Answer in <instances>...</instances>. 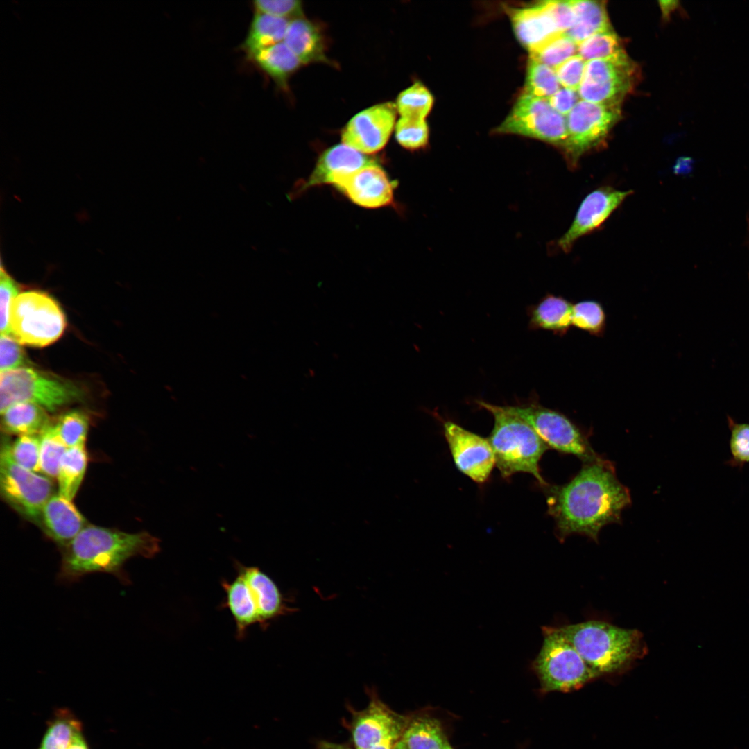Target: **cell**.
Masks as SVG:
<instances>
[{
	"label": "cell",
	"instance_id": "6da1fadb",
	"mask_svg": "<svg viewBox=\"0 0 749 749\" xmlns=\"http://www.w3.org/2000/svg\"><path fill=\"white\" fill-rule=\"evenodd\" d=\"M543 488L560 540L580 534L598 542L601 528L619 523L622 511L631 503L629 490L617 478L612 463L603 458L584 463L564 485Z\"/></svg>",
	"mask_w": 749,
	"mask_h": 749
},
{
	"label": "cell",
	"instance_id": "7a4b0ae2",
	"mask_svg": "<svg viewBox=\"0 0 749 749\" xmlns=\"http://www.w3.org/2000/svg\"><path fill=\"white\" fill-rule=\"evenodd\" d=\"M62 549L58 574L60 582L73 583L90 574L107 573L128 585L125 563L135 556L153 558L161 548L160 540L147 531L130 533L87 525Z\"/></svg>",
	"mask_w": 749,
	"mask_h": 749
},
{
	"label": "cell",
	"instance_id": "3957f363",
	"mask_svg": "<svg viewBox=\"0 0 749 749\" xmlns=\"http://www.w3.org/2000/svg\"><path fill=\"white\" fill-rule=\"evenodd\" d=\"M587 663L600 677L620 673L646 653L638 630L620 628L601 621L560 626Z\"/></svg>",
	"mask_w": 749,
	"mask_h": 749
},
{
	"label": "cell",
	"instance_id": "277c9868",
	"mask_svg": "<svg viewBox=\"0 0 749 749\" xmlns=\"http://www.w3.org/2000/svg\"><path fill=\"white\" fill-rule=\"evenodd\" d=\"M476 403L494 417L488 440L501 476L506 479L515 473H528L542 487L548 485L540 474L539 463L549 447L535 431L509 406H497L482 400Z\"/></svg>",
	"mask_w": 749,
	"mask_h": 749
},
{
	"label": "cell",
	"instance_id": "5b68a950",
	"mask_svg": "<svg viewBox=\"0 0 749 749\" xmlns=\"http://www.w3.org/2000/svg\"><path fill=\"white\" fill-rule=\"evenodd\" d=\"M543 643L531 664L537 675L540 692H570L600 676L585 662L559 627H542Z\"/></svg>",
	"mask_w": 749,
	"mask_h": 749
},
{
	"label": "cell",
	"instance_id": "8992f818",
	"mask_svg": "<svg viewBox=\"0 0 749 749\" xmlns=\"http://www.w3.org/2000/svg\"><path fill=\"white\" fill-rule=\"evenodd\" d=\"M84 392L75 383L50 376L32 368L1 372V414L10 406L30 402L55 412L83 399Z\"/></svg>",
	"mask_w": 749,
	"mask_h": 749
},
{
	"label": "cell",
	"instance_id": "52a82bcc",
	"mask_svg": "<svg viewBox=\"0 0 749 749\" xmlns=\"http://www.w3.org/2000/svg\"><path fill=\"white\" fill-rule=\"evenodd\" d=\"M66 325V318L60 305L44 291H23L12 303L10 332L21 345L47 346L62 336Z\"/></svg>",
	"mask_w": 749,
	"mask_h": 749
},
{
	"label": "cell",
	"instance_id": "ba28073f",
	"mask_svg": "<svg viewBox=\"0 0 749 749\" xmlns=\"http://www.w3.org/2000/svg\"><path fill=\"white\" fill-rule=\"evenodd\" d=\"M5 439L0 454V491L6 501L27 519L40 524L42 510L53 495L50 478L28 470L17 464Z\"/></svg>",
	"mask_w": 749,
	"mask_h": 749
},
{
	"label": "cell",
	"instance_id": "9c48e42d",
	"mask_svg": "<svg viewBox=\"0 0 749 749\" xmlns=\"http://www.w3.org/2000/svg\"><path fill=\"white\" fill-rule=\"evenodd\" d=\"M509 408L526 422L549 448L576 456L584 463L602 459L591 447L586 434L562 413L537 401Z\"/></svg>",
	"mask_w": 749,
	"mask_h": 749
},
{
	"label": "cell",
	"instance_id": "30bf717a",
	"mask_svg": "<svg viewBox=\"0 0 749 749\" xmlns=\"http://www.w3.org/2000/svg\"><path fill=\"white\" fill-rule=\"evenodd\" d=\"M637 74V67L624 51L610 58L589 60L586 62L578 92L583 101L620 105L632 89Z\"/></svg>",
	"mask_w": 749,
	"mask_h": 749
},
{
	"label": "cell",
	"instance_id": "8fae6325",
	"mask_svg": "<svg viewBox=\"0 0 749 749\" xmlns=\"http://www.w3.org/2000/svg\"><path fill=\"white\" fill-rule=\"evenodd\" d=\"M621 117L620 105L580 100L566 116L567 138L562 148L575 167L579 158L599 146Z\"/></svg>",
	"mask_w": 749,
	"mask_h": 749
},
{
	"label": "cell",
	"instance_id": "7c38bea8",
	"mask_svg": "<svg viewBox=\"0 0 749 749\" xmlns=\"http://www.w3.org/2000/svg\"><path fill=\"white\" fill-rule=\"evenodd\" d=\"M497 131L540 139L562 148L567 138L566 117L556 112L547 98L524 93Z\"/></svg>",
	"mask_w": 749,
	"mask_h": 749
},
{
	"label": "cell",
	"instance_id": "4fadbf2b",
	"mask_svg": "<svg viewBox=\"0 0 749 749\" xmlns=\"http://www.w3.org/2000/svg\"><path fill=\"white\" fill-rule=\"evenodd\" d=\"M397 112L392 102L379 103L359 112L343 129V144L365 155L381 150L395 129Z\"/></svg>",
	"mask_w": 749,
	"mask_h": 749
},
{
	"label": "cell",
	"instance_id": "5bb4252c",
	"mask_svg": "<svg viewBox=\"0 0 749 749\" xmlns=\"http://www.w3.org/2000/svg\"><path fill=\"white\" fill-rule=\"evenodd\" d=\"M443 429L458 470L477 483L486 482L495 465L489 440L450 420L443 422Z\"/></svg>",
	"mask_w": 749,
	"mask_h": 749
},
{
	"label": "cell",
	"instance_id": "9a60e30c",
	"mask_svg": "<svg viewBox=\"0 0 749 749\" xmlns=\"http://www.w3.org/2000/svg\"><path fill=\"white\" fill-rule=\"evenodd\" d=\"M632 193V191H621L604 186L587 195L571 226L558 239L559 248L565 252H569L579 238L599 227Z\"/></svg>",
	"mask_w": 749,
	"mask_h": 749
},
{
	"label": "cell",
	"instance_id": "2e32d148",
	"mask_svg": "<svg viewBox=\"0 0 749 749\" xmlns=\"http://www.w3.org/2000/svg\"><path fill=\"white\" fill-rule=\"evenodd\" d=\"M395 184L376 161L345 176L334 187L354 204L373 209L393 203Z\"/></svg>",
	"mask_w": 749,
	"mask_h": 749
},
{
	"label": "cell",
	"instance_id": "e0dca14e",
	"mask_svg": "<svg viewBox=\"0 0 749 749\" xmlns=\"http://www.w3.org/2000/svg\"><path fill=\"white\" fill-rule=\"evenodd\" d=\"M376 161L344 144L331 146L320 155L307 180L295 184L289 198H296L310 187L324 184L334 187L345 176Z\"/></svg>",
	"mask_w": 749,
	"mask_h": 749
},
{
	"label": "cell",
	"instance_id": "ac0fdd59",
	"mask_svg": "<svg viewBox=\"0 0 749 749\" xmlns=\"http://www.w3.org/2000/svg\"><path fill=\"white\" fill-rule=\"evenodd\" d=\"M408 721L372 695L368 706L354 716L352 735L356 749H369L393 733H403Z\"/></svg>",
	"mask_w": 749,
	"mask_h": 749
},
{
	"label": "cell",
	"instance_id": "d6986e66",
	"mask_svg": "<svg viewBox=\"0 0 749 749\" xmlns=\"http://www.w3.org/2000/svg\"><path fill=\"white\" fill-rule=\"evenodd\" d=\"M236 573L246 581L256 605L261 628L266 630L277 618L297 609L291 607L273 580L256 566H246L234 561Z\"/></svg>",
	"mask_w": 749,
	"mask_h": 749
},
{
	"label": "cell",
	"instance_id": "ffe728a7",
	"mask_svg": "<svg viewBox=\"0 0 749 749\" xmlns=\"http://www.w3.org/2000/svg\"><path fill=\"white\" fill-rule=\"evenodd\" d=\"M40 526L49 538L64 546L87 526V521L71 501L58 494L44 504Z\"/></svg>",
	"mask_w": 749,
	"mask_h": 749
},
{
	"label": "cell",
	"instance_id": "44dd1931",
	"mask_svg": "<svg viewBox=\"0 0 749 749\" xmlns=\"http://www.w3.org/2000/svg\"><path fill=\"white\" fill-rule=\"evenodd\" d=\"M510 19L517 37L529 52L561 34L544 1L510 10Z\"/></svg>",
	"mask_w": 749,
	"mask_h": 749
},
{
	"label": "cell",
	"instance_id": "7402d4cb",
	"mask_svg": "<svg viewBox=\"0 0 749 749\" xmlns=\"http://www.w3.org/2000/svg\"><path fill=\"white\" fill-rule=\"evenodd\" d=\"M221 584L225 593L221 607L227 608L233 617L237 639H243L250 626L259 624L257 610L250 588L243 577L238 573L234 580L223 579Z\"/></svg>",
	"mask_w": 749,
	"mask_h": 749
},
{
	"label": "cell",
	"instance_id": "603a6c76",
	"mask_svg": "<svg viewBox=\"0 0 749 749\" xmlns=\"http://www.w3.org/2000/svg\"><path fill=\"white\" fill-rule=\"evenodd\" d=\"M284 42L302 64L328 62L321 32L304 17L290 21Z\"/></svg>",
	"mask_w": 749,
	"mask_h": 749
},
{
	"label": "cell",
	"instance_id": "cb8c5ba5",
	"mask_svg": "<svg viewBox=\"0 0 749 749\" xmlns=\"http://www.w3.org/2000/svg\"><path fill=\"white\" fill-rule=\"evenodd\" d=\"M572 306L567 299L548 294L528 309L529 327L563 336L572 325Z\"/></svg>",
	"mask_w": 749,
	"mask_h": 749
},
{
	"label": "cell",
	"instance_id": "d4e9b609",
	"mask_svg": "<svg viewBox=\"0 0 749 749\" xmlns=\"http://www.w3.org/2000/svg\"><path fill=\"white\" fill-rule=\"evenodd\" d=\"M248 58L284 90L288 89L289 78L302 64L284 42L260 49Z\"/></svg>",
	"mask_w": 749,
	"mask_h": 749
},
{
	"label": "cell",
	"instance_id": "484cf974",
	"mask_svg": "<svg viewBox=\"0 0 749 749\" xmlns=\"http://www.w3.org/2000/svg\"><path fill=\"white\" fill-rule=\"evenodd\" d=\"M51 423L48 411L30 402L15 404L1 413V429L19 436L40 435Z\"/></svg>",
	"mask_w": 749,
	"mask_h": 749
},
{
	"label": "cell",
	"instance_id": "4316f807",
	"mask_svg": "<svg viewBox=\"0 0 749 749\" xmlns=\"http://www.w3.org/2000/svg\"><path fill=\"white\" fill-rule=\"evenodd\" d=\"M575 14L574 24L563 33L577 44L596 33L612 30L604 2L571 1Z\"/></svg>",
	"mask_w": 749,
	"mask_h": 749
},
{
	"label": "cell",
	"instance_id": "83f0119b",
	"mask_svg": "<svg viewBox=\"0 0 749 749\" xmlns=\"http://www.w3.org/2000/svg\"><path fill=\"white\" fill-rule=\"evenodd\" d=\"M290 20L255 11L248 34L241 45L247 57L284 42Z\"/></svg>",
	"mask_w": 749,
	"mask_h": 749
},
{
	"label": "cell",
	"instance_id": "f1b7e54d",
	"mask_svg": "<svg viewBox=\"0 0 749 749\" xmlns=\"http://www.w3.org/2000/svg\"><path fill=\"white\" fill-rule=\"evenodd\" d=\"M82 730V722L71 709L58 708L47 721L36 749H68L75 736Z\"/></svg>",
	"mask_w": 749,
	"mask_h": 749
},
{
	"label": "cell",
	"instance_id": "f546056e",
	"mask_svg": "<svg viewBox=\"0 0 749 749\" xmlns=\"http://www.w3.org/2000/svg\"><path fill=\"white\" fill-rule=\"evenodd\" d=\"M401 739L408 749H445L449 742L440 722L427 716L409 719Z\"/></svg>",
	"mask_w": 749,
	"mask_h": 749
},
{
	"label": "cell",
	"instance_id": "4dcf8cb0",
	"mask_svg": "<svg viewBox=\"0 0 749 749\" xmlns=\"http://www.w3.org/2000/svg\"><path fill=\"white\" fill-rule=\"evenodd\" d=\"M87 460L85 445L67 449L57 476L60 495L70 501L74 498L83 479Z\"/></svg>",
	"mask_w": 749,
	"mask_h": 749
},
{
	"label": "cell",
	"instance_id": "1f68e13d",
	"mask_svg": "<svg viewBox=\"0 0 749 749\" xmlns=\"http://www.w3.org/2000/svg\"><path fill=\"white\" fill-rule=\"evenodd\" d=\"M40 472L57 478L61 459L67 447L60 438L54 423H51L40 434Z\"/></svg>",
	"mask_w": 749,
	"mask_h": 749
},
{
	"label": "cell",
	"instance_id": "d6a6232c",
	"mask_svg": "<svg viewBox=\"0 0 749 749\" xmlns=\"http://www.w3.org/2000/svg\"><path fill=\"white\" fill-rule=\"evenodd\" d=\"M555 69L529 58L524 92L533 96L549 98L560 87Z\"/></svg>",
	"mask_w": 749,
	"mask_h": 749
},
{
	"label": "cell",
	"instance_id": "836d02e7",
	"mask_svg": "<svg viewBox=\"0 0 749 749\" xmlns=\"http://www.w3.org/2000/svg\"><path fill=\"white\" fill-rule=\"evenodd\" d=\"M433 103V96L427 88L420 83H415L398 95L395 105L401 117L424 119Z\"/></svg>",
	"mask_w": 749,
	"mask_h": 749
},
{
	"label": "cell",
	"instance_id": "e575fe53",
	"mask_svg": "<svg viewBox=\"0 0 749 749\" xmlns=\"http://www.w3.org/2000/svg\"><path fill=\"white\" fill-rule=\"evenodd\" d=\"M572 325L595 336H602L606 328V314L596 300L580 301L572 306Z\"/></svg>",
	"mask_w": 749,
	"mask_h": 749
},
{
	"label": "cell",
	"instance_id": "d590c367",
	"mask_svg": "<svg viewBox=\"0 0 749 749\" xmlns=\"http://www.w3.org/2000/svg\"><path fill=\"white\" fill-rule=\"evenodd\" d=\"M576 55H578V44L567 35L561 33L531 51L529 58L555 69Z\"/></svg>",
	"mask_w": 749,
	"mask_h": 749
},
{
	"label": "cell",
	"instance_id": "8d00e7d4",
	"mask_svg": "<svg viewBox=\"0 0 749 749\" xmlns=\"http://www.w3.org/2000/svg\"><path fill=\"white\" fill-rule=\"evenodd\" d=\"M622 51L621 40L612 30L596 33L578 44V55L585 62L610 58Z\"/></svg>",
	"mask_w": 749,
	"mask_h": 749
},
{
	"label": "cell",
	"instance_id": "74e56055",
	"mask_svg": "<svg viewBox=\"0 0 749 749\" xmlns=\"http://www.w3.org/2000/svg\"><path fill=\"white\" fill-rule=\"evenodd\" d=\"M54 425L67 448L85 445L89 418L84 412L79 410L67 411L58 417Z\"/></svg>",
	"mask_w": 749,
	"mask_h": 749
},
{
	"label": "cell",
	"instance_id": "f35d334b",
	"mask_svg": "<svg viewBox=\"0 0 749 749\" xmlns=\"http://www.w3.org/2000/svg\"><path fill=\"white\" fill-rule=\"evenodd\" d=\"M395 135L403 148L415 150L427 146L429 128L424 119L400 117L395 126Z\"/></svg>",
	"mask_w": 749,
	"mask_h": 749
},
{
	"label": "cell",
	"instance_id": "ab89813d",
	"mask_svg": "<svg viewBox=\"0 0 749 749\" xmlns=\"http://www.w3.org/2000/svg\"><path fill=\"white\" fill-rule=\"evenodd\" d=\"M13 460L23 467L40 472V435L19 436L10 446Z\"/></svg>",
	"mask_w": 749,
	"mask_h": 749
},
{
	"label": "cell",
	"instance_id": "60d3db41",
	"mask_svg": "<svg viewBox=\"0 0 749 749\" xmlns=\"http://www.w3.org/2000/svg\"><path fill=\"white\" fill-rule=\"evenodd\" d=\"M18 283L8 273L3 264L0 270L1 334L11 335L10 317L12 303L20 293ZM12 336V335H11Z\"/></svg>",
	"mask_w": 749,
	"mask_h": 749
},
{
	"label": "cell",
	"instance_id": "b9f144b4",
	"mask_svg": "<svg viewBox=\"0 0 749 749\" xmlns=\"http://www.w3.org/2000/svg\"><path fill=\"white\" fill-rule=\"evenodd\" d=\"M31 364L21 344L11 335L1 334V372L26 368Z\"/></svg>",
	"mask_w": 749,
	"mask_h": 749
},
{
	"label": "cell",
	"instance_id": "7bdbcfd3",
	"mask_svg": "<svg viewBox=\"0 0 749 749\" xmlns=\"http://www.w3.org/2000/svg\"><path fill=\"white\" fill-rule=\"evenodd\" d=\"M730 430V450L734 466H742L749 463V424L737 423L729 418Z\"/></svg>",
	"mask_w": 749,
	"mask_h": 749
},
{
	"label": "cell",
	"instance_id": "ee69618b",
	"mask_svg": "<svg viewBox=\"0 0 749 749\" xmlns=\"http://www.w3.org/2000/svg\"><path fill=\"white\" fill-rule=\"evenodd\" d=\"M255 11L293 20L303 17L302 5L298 0H257L252 2Z\"/></svg>",
	"mask_w": 749,
	"mask_h": 749
},
{
	"label": "cell",
	"instance_id": "f6af8a7d",
	"mask_svg": "<svg viewBox=\"0 0 749 749\" xmlns=\"http://www.w3.org/2000/svg\"><path fill=\"white\" fill-rule=\"evenodd\" d=\"M586 62L578 55L571 57L555 69L560 85L578 91L583 79Z\"/></svg>",
	"mask_w": 749,
	"mask_h": 749
},
{
	"label": "cell",
	"instance_id": "bcb514c9",
	"mask_svg": "<svg viewBox=\"0 0 749 749\" xmlns=\"http://www.w3.org/2000/svg\"><path fill=\"white\" fill-rule=\"evenodd\" d=\"M555 24L561 33L572 27L575 14L570 1H544Z\"/></svg>",
	"mask_w": 749,
	"mask_h": 749
},
{
	"label": "cell",
	"instance_id": "7dc6e473",
	"mask_svg": "<svg viewBox=\"0 0 749 749\" xmlns=\"http://www.w3.org/2000/svg\"><path fill=\"white\" fill-rule=\"evenodd\" d=\"M578 91L569 88H560L548 101L551 106L558 113L567 116L580 101Z\"/></svg>",
	"mask_w": 749,
	"mask_h": 749
},
{
	"label": "cell",
	"instance_id": "c3c4849f",
	"mask_svg": "<svg viewBox=\"0 0 749 749\" xmlns=\"http://www.w3.org/2000/svg\"><path fill=\"white\" fill-rule=\"evenodd\" d=\"M403 733H393L369 749H393L396 743L402 738Z\"/></svg>",
	"mask_w": 749,
	"mask_h": 749
},
{
	"label": "cell",
	"instance_id": "681fc988",
	"mask_svg": "<svg viewBox=\"0 0 749 749\" xmlns=\"http://www.w3.org/2000/svg\"><path fill=\"white\" fill-rule=\"evenodd\" d=\"M68 749H91L83 730L75 736Z\"/></svg>",
	"mask_w": 749,
	"mask_h": 749
},
{
	"label": "cell",
	"instance_id": "f907efd6",
	"mask_svg": "<svg viewBox=\"0 0 749 749\" xmlns=\"http://www.w3.org/2000/svg\"><path fill=\"white\" fill-rule=\"evenodd\" d=\"M318 749H351L347 746L332 743L327 741H322L318 744Z\"/></svg>",
	"mask_w": 749,
	"mask_h": 749
},
{
	"label": "cell",
	"instance_id": "816d5d0a",
	"mask_svg": "<svg viewBox=\"0 0 749 749\" xmlns=\"http://www.w3.org/2000/svg\"><path fill=\"white\" fill-rule=\"evenodd\" d=\"M393 749H408L406 744L402 739H400L395 744Z\"/></svg>",
	"mask_w": 749,
	"mask_h": 749
},
{
	"label": "cell",
	"instance_id": "f5cc1de1",
	"mask_svg": "<svg viewBox=\"0 0 749 749\" xmlns=\"http://www.w3.org/2000/svg\"><path fill=\"white\" fill-rule=\"evenodd\" d=\"M445 749H454V748H453V747H452V746H451L450 745L449 742H448V743H447V746H446V747H445Z\"/></svg>",
	"mask_w": 749,
	"mask_h": 749
}]
</instances>
